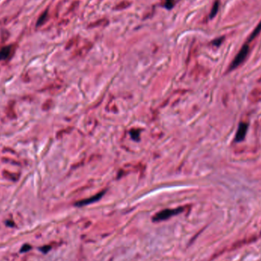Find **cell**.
Segmentation results:
<instances>
[{
	"label": "cell",
	"mask_w": 261,
	"mask_h": 261,
	"mask_svg": "<svg viewBox=\"0 0 261 261\" xmlns=\"http://www.w3.org/2000/svg\"><path fill=\"white\" fill-rule=\"evenodd\" d=\"M31 248V247L30 246V245L28 244H25L23 247H22L21 249V252H26L28 251V250H30V249Z\"/></svg>",
	"instance_id": "e0dca14e"
},
{
	"label": "cell",
	"mask_w": 261,
	"mask_h": 261,
	"mask_svg": "<svg viewBox=\"0 0 261 261\" xmlns=\"http://www.w3.org/2000/svg\"><path fill=\"white\" fill-rule=\"evenodd\" d=\"M131 5V2L130 1H128V0H123L121 2H119L118 4H117L114 7V9L115 10H123L125 9V8L130 7Z\"/></svg>",
	"instance_id": "7c38bea8"
},
{
	"label": "cell",
	"mask_w": 261,
	"mask_h": 261,
	"mask_svg": "<svg viewBox=\"0 0 261 261\" xmlns=\"http://www.w3.org/2000/svg\"><path fill=\"white\" fill-rule=\"evenodd\" d=\"M218 9H219V1H218V0H216V1L214 2V4H213L212 8H211L209 17H210L211 18H214V17L217 15Z\"/></svg>",
	"instance_id": "4fadbf2b"
},
{
	"label": "cell",
	"mask_w": 261,
	"mask_h": 261,
	"mask_svg": "<svg viewBox=\"0 0 261 261\" xmlns=\"http://www.w3.org/2000/svg\"><path fill=\"white\" fill-rule=\"evenodd\" d=\"M51 100H48V101H47L43 105V107H42V109H43L44 110H47V109H49L51 107Z\"/></svg>",
	"instance_id": "2e32d148"
},
{
	"label": "cell",
	"mask_w": 261,
	"mask_h": 261,
	"mask_svg": "<svg viewBox=\"0 0 261 261\" xmlns=\"http://www.w3.org/2000/svg\"><path fill=\"white\" fill-rule=\"evenodd\" d=\"M49 249H51L50 246H45V247H42L41 250L44 252V253H47V252L49 250Z\"/></svg>",
	"instance_id": "ac0fdd59"
},
{
	"label": "cell",
	"mask_w": 261,
	"mask_h": 261,
	"mask_svg": "<svg viewBox=\"0 0 261 261\" xmlns=\"http://www.w3.org/2000/svg\"><path fill=\"white\" fill-rule=\"evenodd\" d=\"M250 101L252 102H257L258 100L261 99V89H254L251 93H250L249 95Z\"/></svg>",
	"instance_id": "30bf717a"
},
{
	"label": "cell",
	"mask_w": 261,
	"mask_h": 261,
	"mask_svg": "<svg viewBox=\"0 0 261 261\" xmlns=\"http://www.w3.org/2000/svg\"><path fill=\"white\" fill-rule=\"evenodd\" d=\"M104 194H105V191H102L99 193H97L96 195L94 196H92V197L89 198V199H83V200H80L79 202L75 203V205L76 206H84L86 205L91 204V203H93L95 202H97L98 200H99L103 196Z\"/></svg>",
	"instance_id": "5b68a950"
},
{
	"label": "cell",
	"mask_w": 261,
	"mask_h": 261,
	"mask_svg": "<svg viewBox=\"0 0 261 261\" xmlns=\"http://www.w3.org/2000/svg\"><path fill=\"white\" fill-rule=\"evenodd\" d=\"M224 39H225L224 37H219V38L215 39V40H214L213 41H211V44H212V45H214V46H216V47H218L220 44L222 43L223 41H224Z\"/></svg>",
	"instance_id": "9a60e30c"
},
{
	"label": "cell",
	"mask_w": 261,
	"mask_h": 261,
	"mask_svg": "<svg viewBox=\"0 0 261 261\" xmlns=\"http://www.w3.org/2000/svg\"><path fill=\"white\" fill-rule=\"evenodd\" d=\"M2 176L6 180H11V181L13 182L18 181L20 178L19 173H13V172H10L8 171V170H4L2 171Z\"/></svg>",
	"instance_id": "52a82bcc"
},
{
	"label": "cell",
	"mask_w": 261,
	"mask_h": 261,
	"mask_svg": "<svg viewBox=\"0 0 261 261\" xmlns=\"http://www.w3.org/2000/svg\"><path fill=\"white\" fill-rule=\"evenodd\" d=\"M14 102H10L6 109V115H7V117L9 118L10 119H15L17 118V115L16 113H15L14 109Z\"/></svg>",
	"instance_id": "ba28073f"
},
{
	"label": "cell",
	"mask_w": 261,
	"mask_h": 261,
	"mask_svg": "<svg viewBox=\"0 0 261 261\" xmlns=\"http://www.w3.org/2000/svg\"><path fill=\"white\" fill-rule=\"evenodd\" d=\"M184 210H185V208L184 207H179L176 208V209H164V210L160 211L159 212L157 213L153 217V221H156V222L164 221V220L168 219V218L173 217V216H175L176 215L183 212Z\"/></svg>",
	"instance_id": "7a4b0ae2"
},
{
	"label": "cell",
	"mask_w": 261,
	"mask_h": 261,
	"mask_svg": "<svg viewBox=\"0 0 261 261\" xmlns=\"http://www.w3.org/2000/svg\"><path fill=\"white\" fill-rule=\"evenodd\" d=\"M164 7L167 8V9H171V8H173L174 5H175V2L174 0H165L164 2Z\"/></svg>",
	"instance_id": "5bb4252c"
},
{
	"label": "cell",
	"mask_w": 261,
	"mask_h": 261,
	"mask_svg": "<svg viewBox=\"0 0 261 261\" xmlns=\"http://www.w3.org/2000/svg\"><path fill=\"white\" fill-rule=\"evenodd\" d=\"M260 32H261V21L259 22V24L257 25V27L254 28V30L252 31V33L249 35L248 39H247V43L250 44V42L253 41L254 39L258 36L259 34H260Z\"/></svg>",
	"instance_id": "9c48e42d"
},
{
	"label": "cell",
	"mask_w": 261,
	"mask_h": 261,
	"mask_svg": "<svg viewBox=\"0 0 261 261\" xmlns=\"http://www.w3.org/2000/svg\"><path fill=\"white\" fill-rule=\"evenodd\" d=\"M15 50V47L14 45H8L3 47L0 50V60H8L12 57Z\"/></svg>",
	"instance_id": "3957f363"
},
{
	"label": "cell",
	"mask_w": 261,
	"mask_h": 261,
	"mask_svg": "<svg viewBox=\"0 0 261 261\" xmlns=\"http://www.w3.org/2000/svg\"><path fill=\"white\" fill-rule=\"evenodd\" d=\"M109 23V21L108 18H103L101 19H98L97 21L91 22L87 25V28H99V27H105L108 25Z\"/></svg>",
	"instance_id": "8992f818"
},
{
	"label": "cell",
	"mask_w": 261,
	"mask_h": 261,
	"mask_svg": "<svg viewBox=\"0 0 261 261\" xmlns=\"http://www.w3.org/2000/svg\"><path fill=\"white\" fill-rule=\"evenodd\" d=\"M249 53H250V46H249V43L246 42V44H244L242 46L241 48L240 49L239 52L235 56V57L234 58L230 66H228V72H231V71L234 70L235 69L239 67L246 60L247 57H248Z\"/></svg>",
	"instance_id": "6da1fadb"
},
{
	"label": "cell",
	"mask_w": 261,
	"mask_h": 261,
	"mask_svg": "<svg viewBox=\"0 0 261 261\" xmlns=\"http://www.w3.org/2000/svg\"><path fill=\"white\" fill-rule=\"evenodd\" d=\"M247 129H248V124L247 122H240L238 126L236 136H235V139L237 141L240 142L244 139L247 132Z\"/></svg>",
	"instance_id": "277c9868"
},
{
	"label": "cell",
	"mask_w": 261,
	"mask_h": 261,
	"mask_svg": "<svg viewBox=\"0 0 261 261\" xmlns=\"http://www.w3.org/2000/svg\"><path fill=\"white\" fill-rule=\"evenodd\" d=\"M47 18H48V9H46L45 11L43 13H42L41 15L39 16L38 19H37V27H40L41 26V25H43L44 23H45V22L47 21Z\"/></svg>",
	"instance_id": "8fae6325"
}]
</instances>
